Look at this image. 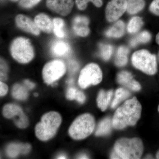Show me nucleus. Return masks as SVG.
I'll return each mask as SVG.
<instances>
[{
    "instance_id": "nucleus-17",
    "label": "nucleus",
    "mask_w": 159,
    "mask_h": 159,
    "mask_svg": "<svg viewBox=\"0 0 159 159\" xmlns=\"http://www.w3.org/2000/svg\"><path fill=\"white\" fill-rule=\"evenodd\" d=\"M113 96V91L110 90L106 91L101 90L98 93L97 98V104L98 107L102 111L107 109Z\"/></svg>"
},
{
    "instance_id": "nucleus-26",
    "label": "nucleus",
    "mask_w": 159,
    "mask_h": 159,
    "mask_svg": "<svg viewBox=\"0 0 159 159\" xmlns=\"http://www.w3.org/2000/svg\"><path fill=\"white\" fill-rule=\"evenodd\" d=\"M11 94L14 98L18 100H25L28 97L27 88L19 84L13 86Z\"/></svg>"
},
{
    "instance_id": "nucleus-1",
    "label": "nucleus",
    "mask_w": 159,
    "mask_h": 159,
    "mask_svg": "<svg viewBox=\"0 0 159 159\" xmlns=\"http://www.w3.org/2000/svg\"><path fill=\"white\" fill-rule=\"evenodd\" d=\"M142 106L136 97L126 100L117 109L112 119L113 127L122 129L135 125L141 116Z\"/></svg>"
},
{
    "instance_id": "nucleus-24",
    "label": "nucleus",
    "mask_w": 159,
    "mask_h": 159,
    "mask_svg": "<svg viewBox=\"0 0 159 159\" xmlns=\"http://www.w3.org/2000/svg\"><path fill=\"white\" fill-rule=\"evenodd\" d=\"M130 96V93L127 90L122 88L117 89L115 93V98L111 104L112 108H115L116 107L119 103Z\"/></svg>"
},
{
    "instance_id": "nucleus-16",
    "label": "nucleus",
    "mask_w": 159,
    "mask_h": 159,
    "mask_svg": "<svg viewBox=\"0 0 159 159\" xmlns=\"http://www.w3.org/2000/svg\"><path fill=\"white\" fill-rule=\"evenodd\" d=\"M31 145L29 144L12 143L8 145L6 148V153L10 157L14 158L20 154H26L31 150Z\"/></svg>"
},
{
    "instance_id": "nucleus-30",
    "label": "nucleus",
    "mask_w": 159,
    "mask_h": 159,
    "mask_svg": "<svg viewBox=\"0 0 159 159\" xmlns=\"http://www.w3.org/2000/svg\"><path fill=\"white\" fill-rule=\"evenodd\" d=\"M149 9L152 14L159 16V0H153L149 6Z\"/></svg>"
},
{
    "instance_id": "nucleus-41",
    "label": "nucleus",
    "mask_w": 159,
    "mask_h": 159,
    "mask_svg": "<svg viewBox=\"0 0 159 159\" xmlns=\"http://www.w3.org/2000/svg\"><path fill=\"white\" fill-rule=\"evenodd\" d=\"M66 157L65 156V155H61L59 156V157H57V159H66Z\"/></svg>"
},
{
    "instance_id": "nucleus-21",
    "label": "nucleus",
    "mask_w": 159,
    "mask_h": 159,
    "mask_svg": "<svg viewBox=\"0 0 159 159\" xmlns=\"http://www.w3.org/2000/svg\"><path fill=\"white\" fill-rule=\"evenodd\" d=\"M112 127H113L112 119L110 118L102 119L97 126L95 135L97 136L108 135L111 132Z\"/></svg>"
},
{
    "instance_id": "nucleus-40",
    "label": "nucleus",
    "mask_w": 159,
    "mask_h": 159,
    "mask_svg": "<svg viewBox=\"0 0 159 159\" xmlns=\"http://www.w3.org/2000/svg\"><path fill=\"white\" fill-rule=\"evenodd\" d=\"M156 41L157 43L159 45V32L157 34L156 38Z\"/></svg>"
},
{
    "instance_id": "nucleus-7",
    "label": "nucleus",
    "mask_w": 159,
    "mask_h": 159,
    "mask_svg": "<svg viewBox=\"0 0 159 159\" xmlns=\"http://www.w3.org/2000/svg\"><path fill=\"white\" fill-rule=\"evenodd\" d=\"M102 79V72L99 66L95 63H90L80 71L78 84L80 88L84 89L90 85L99 84Z\"/></svg>"
},
{
    "instance_id": "nucleus-11",
    "label": "nucleus",
    "mask_w": 159,
    "mask_h": 159,
    "mask_svg": "<svg viewBox=\"0 0 159 159\" xmlns=\"http://www.w3.org/2000/svg\"><path fill=\"white\" fill-rule=\"evenodd\" d=\"M74 4L73 0H47L46 2L49 9L63 16L70 13Z\"/></svg>"
},
{
    "instance_id": "nucleus-33",
    "label": "nucleus",
    "mask_w": 159,
    "mask_h": 159,
    "mask_svg": "<svg viewBox=\"0 0 159 159\" xmlns=\"http://www.w3.org/2000/svg\"><path fill=\"white\" fill-rule=\"evenodd\" d=\"M79 65L75 61L71 60L69 63V70L71 74L75 73L78 70Z\"/></svg>"
},
{
    "instance_id": "nucleus-9",
    "label": "nucleus",
    "mask_w": 159,
    "mask_h": 159,
    "mask_svg": "<svg viewBox=\"0 0 159 159\" xmlns=\"http://www.w3.org/2000/svg\"><path fill=\"white\" fill-rule=\"evenodd\" d=\"M2 113L7 119L13 118L15 123L19 128H25L29 125V119L21 108L16 104H6L3 107Z\"/></svg>"
},
{
    "instance_id": "nucleus-28",
    "label": "nucleus",
    "mask_w": 159,
    "mask_h": 159,
    "mask_svg": "<svg viewBox=\"0 0 159 159\" xmlns=\"http://www.w3.org/2000/svg\"><path fill=\"white\" fill-rule=\"evenodd\" d=\"M99 48V54L101 58L106 61L109 60L113 52L112 46L108 44L100 43Z\"/></svg>"
},
{
    "instance_id": "nucleus-13",
    "label": "nucleus",
    "mask_w": 159,
    "mask_h": 159,
    "mask_svg": "<svg viewBox=\"0 0 159 159\" xmlns=\"http://www.w3.org/2000/svg\"><path fill=\"white\" fill-rule=\"evenodd\" d=\"M16 23L17 27L26 32L35 35H39L40 30L34 21L24 15H18L16 17Z\"/></svg>"
},
{
    "instance_id": "nucleus-31",
    "label": "nucleus",
    "mask_w": 159,
    "mask_h": 159,
    "mask_svg": "<svg viewBox=\"0 0 159 159\" xmlns=\"http://www.w3.org/2000/svg\"><path fill=\"white\" fill-rule=\"evenodd\" d=\"M8 71V67L6 63L1 59V80H5L7 79V76L6 73Z\"/></svg>"
},
{
    "instance_id": "nucleus-19",
    "label": "nucleus",
    "mask_w": 159,
    "mask_h": 159,
    "mask_svg": "<svg viewBox=\"0 0 159 159\" xmlns=\"http://www.w3.org/2000/svg\"><path fill=\"white\" fill-rule=\"evenodd\" d=\"M125 31V23L123 21L119 20L106 31L105 35L109 38H119L124 35Z\"/></svg>"
},
{
    "instance_id": "nucleus-15",
    "label": "nucleus",
    "mask_w": 159,
    "mask_h": 159,
    "mask_svg": "<svg viewBox=\"0 0 159 159\" xmlns=\"http://www.w3.org/2000/svg\"><path fill=\"white\" fill-rule=\"evenodd\" d=\"M34 22L38 29L47 33H51L54 30V23L48 15L44 13L37 15Z\"/></svg>"
},
{
    "instance_id": "nucleus-38",
    "label": "nucleus",
    "mask_w": 159,
    "mask_h": 159,
    "mask_svg": "<svg viewBox=\"0 0 159 159\" xmlns=\"http://www.w3.org/2000/svg\"><path fill=\"white\" fill-rule=\"evenodd\" d=\"M87 2H91L95 5L96 7H101L102 5V0H87Z\"/></svg>"
},
{
    "instance_id": "nucleus-12",
    "label": "nucleus",
    "mask_w": 159,
    "mask_h": 159,
    "mask_svg": "<svg viewBox=\"0 0 159 159\" xmlns=\"http://www.w3.org/2000/svg\"><path fill=\"white\" fill-rule=\"evenodd\" d=\"M117 81L120 85L134 91L141 90V85L139 82L134 79L130 72L122 71L117 75Z\"/></svg>"
},
{
    "instance_id": "nucleus-37",
    "label": "nucleus",
    "mask_w": 159,
    "mask_h": 159,
    "mask_svg": "<svg viewBox=\"0 0 159 159\" xmlns=\"http://www.w3.org/2000/svg\"><path fill=\"white\" fill-rule=\"evenodd\" d=\"M24 84L25 86L27 88V89H32L34 88L35 87V84L31 82L29 80H26L24 81Z\"/></svg>"
},
{
    "instance_id": "nucleus-2",
    "label": "nucleus",
    "mask_w": 159,
    "mask_h": 159,
    "mask_svg": "<svg viewBox=\"0 0 159 159\" xmlns=\"http://www.w3.org/2000/svg\"><path fill=\"white\" fill-rule=\"evenodd\" d=\"M143 150V142L139 138H122L115 143L110 157L111 159H140Z\"/></svg>"
},
{
    "instance_id": "nucleus-47",
    "label": "nucleus",
    "mask_w": 159,
    "mask_h": 159,
    "mask_svg": "<svg viewBox=\"0 0 159 159\" xmlns=\"http://www.w3.org/2000/svg\"><path fill=\"white\" fill-rule=\"evenodd\" d=\"M158 60H159V51L158 52Z\"/></svg>"
},
{
    "instance_id": "nucleus-4",
    "label": "nucleus",
    "mask_w": 159,
    "mask_h": 159,
    "mask_svg": "<svg viewBox=\"0 0 159 159\" xmlns=\"http://www.w3.org/2000/svg\"><path fill=\"white\" fill-rule=\"evenodd\" d=\"M95 120L91 114H82L77 117L71 124L69 134L72 139L82 140L89 136L93 132Z\"/></svg>"
},
{
    "instance_id": "nucleus-32",
    "label": "nucleus",
    "mask_w": 159,
    "mask_h": 159,
    "mask_svg": "<svg viewBox=\"0 0 159 159\" xmlns=\"http://www.w3.org/2000/svg\"><path fill=\"white\" fill-rule=\"evenodd\" d=\"M78 90L74 88H70L68 90L66 93V98L69 100H74L76 99Z\"/></svg>"
},
{
    "instance_id": "nucleus-45",
    "label": "nucleus",
    "mask_w": 159,
    "mask_h": 159,
    "mask_svg": "<svg viewBox=\"0 0 159 159\" xmlns=\"http://www.w3.org/2000/svg\"><path fill=\"white\" fill-rule=\"evenodd\" d=\"M34 96H35V97H38V94L37 93H35L34 94Z\"/></svg>"
},
{
    "instance_id": "nucleus-10",
    "label": "nucleus",
    "mask_w": 159,
    "mask_h": 159,
    "mask_svg": "<svg viewBox=\"0 0 159 159\" xmlns=\"http://www.w3.org/2000/svg\"><path fill=\"white\" fill-rule=\"evenodd\" d=\"M127 0H111L105 9L106 18L109 22L118 20L127 9Z\"/></svg>"
},
{
    "instance_id": "nucleus-3",
    "label": "nucleus",
    "mask_w": 159,
    "mask_h": 159,
    "mask_svg": "<svg viewBox=\"0 0 159 159\" xmlns=\"http://www.w3.org/2000/svg\"><path fill=\"white\" fill-rule=\"evenodd\" d=\"M61 122V117L57 112L50 111L44 114L35 126L36 137L43 141L51 139L56 134Z\"/></svg>"
},
{
    "instance_id": "nucleus-46",
    "label": "nucleus",
    "mask_w": 159,
    "mask_h": 159,
    "mask_svg": "<svg viewBox=\"0 0 159 159\" xmlns=\"http://www.w3.org/2000/svg\"><path fill=\"white\" fill-rule=\"evenodd\" d=\"M10 1H12V2H17V1H18L19 0H10Z\"/></svg>"
},
{
    "instance_id": "nucleus-25",
    "label": "nucleus",
    "mask_w": 159,
    "mask_h": 159,
    "mask_svg": "<svg viewBox=\"0 0 159 159\" xmlns=\"http://www.w3.org/2000/svg\"><path fill=\"white\" fill-rule=\"evenodd\" d=\"M143 24L144 22L142 18L139 16L132 18L127 25V31L130 34H135L141 29Z\"/></svg>"
},
{
    "instance_id": "nucleus-20",
    "label": "nucleus",
    "mask_w": 159,
    "mask_h": 159,
    "mask_svg": "<svg viewBox=\"0 0 159 159\" xmlns=\"http://www.w3.org/2000/svg\"><path fill=\"white\" fill-rule=\"evenodd\" d=\"M129 50L125 46H120L117 50L115 63L118 67L124 66L128 62V55Z\"/></svg>"
},
{
    "instance_id": "nucleus-35",
    "label": "nucleus",
    "mask_w": 159,
    "mask_h": 159,
    "mask_svg": "<svg viewBox=\"0 0 159 159\" xmlns=\"http://www.w3.org/2000/svg\"><path fill=\"white\" fill-rule=\"evenodd\" d=\"M85 95L81 91L78 90L75 100H77L80 103H83L84 102H85Z\"/></svg>"
},
{
    "instance_id": "nucleus-29",
    "label": "nucleus",
    "mask_w": 159,
    "mask_h": 159,
    "mask_svg": "<svg viewBox=\"0 0 159 159\" xmlns=\"http://www.w3.org/2000/svg\"><path fill=\"white\" fill-rule=\"evenodd\" d=\"M41 0H20V6L25 9H30L36 6Z\"/></svg>"
},
{
    "instance_id": "nucleus-8",
    "label": "nucleus",
    "mask_w": 159,
    "mask_h": 159,
    "mask_svg": "<svg viewBox=\"0 0 159 159\" xmlns=\"http://www.w3.org/2000/svg\"><path fill=\"white\" fill-rule=\"evenodd\" d=\"M66 65L61 61L54 60L46 64L43 70V77L46 83L50 84L60 79L65 74Z\"/></svg>"
},
{
    "instance_id": "nucleus-43",
    "label": "nucleus",
    "mask_w": 159,
    "mask_h": 159,
    "mask_svg": "<svg viewBox=\"0 0 159 159\" xmlns=\"http://www.w3.org/2000/svg\"><path fill=\"white\" fill-rule=\"evenodd\" d=\"M146 157V158H149V159L153 158H152V157H153L151 155H149L147 156Z\"/></svg>"
},
{
    "instance_id": "nucleus-23",
    "label": "nucleus",
    "mask_w": 159,
    "mask_h": 159,
    "mask_svg": "<svg viewBox=\"0 0 159 159\" xmlns=\"http://www.w3.org/2000/svg\"><path fill=\"white\" fill-rule=\"evenodd\" d=\"M151 37V34L148 31H143L131 39L129 43L132 47H135L140 44L148 43L150 41Z\"/></svg>"
},
{
    "instance_id": "nucleus-5",
    "label": "nucleus",
    "mask_w": 159,
    "mask_h": 159,
    "mask_svg": "<svg viewBox=\"0 0 159 159\" xmlns=\"http://www.w3.org/2000/svg\"><path fill=\"white\" fill-rule=\"evenodd\" d=\"M133 65L136 68L148 75H154L157 72L156 55L146 50L136 51L131 58Z\"/></svg>"
},
{
    "instance_id": "nucleus-36",
    "label": "nucleus",
    "mask_w": 159,
    "mask_h": 159,
    "mask_svg": "<svg viewBox=\"0 0 159 159\" xmlns=\"http://www.w3.org/2000/svg\"><path fill=\"white\" fill-rule=\"evenodd\" d=\"M8 91V86L2 81L0 82V96L3 97L7 94Z\"/></svg>"
},
{
    "instance_id": "nucleus-42",
    "label": "nucleus",
    "mask_w": 159,
    "mask_h": 159,
    "mask_svg": "<svg viewBox=\"0 0 159 159\" xmlns=\"http://www.w3.org/2000/svg\"><path fill=\"white\" fill-rule=\"evenodd\" d=\"M157 159H159V150L157 152L156 154Z\"/></svg>"
},
{
    "instance_id": "nucleus-39",
    "label": "nucleus",
    "mask_w": 159,
    "mask_h": 159,
    "mask_svg": "<svg viewBox=\"0 0 159 159\" xmlns=\"http://www.w3.org/2000/svg\"><path fill=\"white\" fill-rule=\"evenodd\" d=\"M78 158L79 159H88V157L85 154H81L80 156L78 157Z\"/></svg>"
},
{
    "instance_id": "nucleus-18",
    "label": "nucleus",
    "mask_w": 159,
    "mask_h": 159,
    "mask_svg": "<svg viewBox=\"0 0 159 159\" xmlns=\"http://www.w3.org/2000/svg\"><path fill=\"white\" fill-rule=\"evenodd\" d=\"M70 48L67 43L61 40L54 42L51 47L52 54L57 57H65L70 53Z\"/></svg>"
},
{
    "instance_id": "nucleus-22",
    "label": "nucleus",
    "mask_w": 159,
    "mask_h": 159,
    "mask_svg": "<svg viewBox=\"0 0 159 159\" xmlns=\"http://www.w3.org/2000/svg\"><path fill=\"white\" fill-rule=\"evenodd\" d=\"M126 11L129 14L134 15L142 11L145 5V0H127Z\"/></svg>"
},
{
    "instance_id": "nucleus-14",
    "label": "nucleus",
    "mask_w": 159,
    "mask_h": 159,
    "mask_svg": "<svg viewBox=\"0 0 159 159\" xmlns=\"http://www.w3.org/2000/svg\"><path fill=\"white\" fill-rule=\"evenodd\" d=\"M89 19L86 16H78L74 18L73 21V29L78 36L86 37L90 32Z\"/></svg>"
},
{
    "instance_id": "nucleus-48",
    "label": "nucleus",
    "mask_w": 159,
    "mask_h": 159,
    "mask_svg": "<svg viewBox=\"0 0 159 159\" xmlns=\"http://www.w3.org/2000/svg\"><path fill=\"white\" fill-rule=\"evenodd\" d=\"M158 112L159 113V104L158 107Z\"/></svg>"
},
{
    "instance_id": "nucleus-27",
    "label": "nucleus",
    "mask_w": 159,
    "mask_h": 159,
    "mask_svg": "<svg viewBox=\"0 0 159 159\" xmlns=\"http://www.w3.org/2000/svg\"><path fill=\"white\" fill-rule=\"evenodd\" d=\"M54 34L59 38H63L65 36L64 31L65 23L63 20L60 18H55L53 20Z\"/></svg>"
},
{
    "instance_id": "nucleus-34",
    "label": "nucleus",
    "mask_w": 159,
    "mask_h": 159,
    "mask_svg": "<svg viewBox=\"0 0 159 159\" xmlns=\"http://www.w3.org/2000/svg\"><path fill=\"white\" fill-rule=\"evenodd\" d=\"M76 4L78 9L80 10H84L86 9L88 2L87 0H76Z\"/></svg>"
},
{
    "instance_id": "nucleus-44",
    "label": "nucleus",
    "mask_w": 159,
    "mask_h": 159,
    "mask_svg": "<svg viewBox=\"0 0 159 159\" xmlns=\"http://www.w3.org/2000/svg\"><path fill=\"white\" fill-rule=\"evenodd\" d=\"M73 82V80L72 79L69 80H68V83L69 84L72 83Z\"/></svg>"
},
{
    "instance_id": "nucleus-6",
    "label": "nucleus",
    "mask_w": 159,
    "mask_h": 159,
    "mask_svg": "<svg viewBox=\"0 0 159 159\" xmlns=\"http://www.w3.org/2000/svg\"><path fill=\"white\" fill-rule=\"evenodd\" d=\"M10 52L14 59L21 63L30 62L34 56L33 47L29 39L23 37L16 39L10 46Z\"/></svg>"
}]
</instances>
